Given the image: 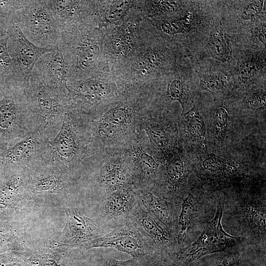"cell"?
Masks as SVG:
<instances>
[{"instance_id":"11","label":"cell","mask_w":266,"mask_h":266,"mask_svg":"<svg viewBox=\"0 0 266 266\" xmlns=\"http://www.w3.org/2000/svg\"><path fill=\"white\" fill-rule=\"evenodd\" d=\"M12 20L35 45L53 49L59 46L61 31L46 0H23Z\"/></svg>"},{"instance_id":"23","label":"cell","mask_w":266,"mask_h":266,"mask_svg":"<svg viewBox=\"0 0 266 266\" xmlns=\"http://www.w3.org/2000/svg\"><path fill=\"white\" fill-rule=\"evenodd\" d=\"M80 248L86 250L98 248H112L126 253L134 258L155 253L139 233L128 223L116 227L109 233L83 244Z\"/></svg>"},{"instance_id":"4","label":"cell","mask_w":266,"mask_h":266,"mask_svg":"<svg viewBox=\"0 0 266 266\" xmlns=\"http://www.w3.org/2000/svg\"><path fill=\"white\" fill-rule=\"evenodd\" d=\"M216 206L213 218L206 223L200 235L192 243L163 258L165 266H188L208 255L237 251L244 241L240 237L228 233L223 228V198H219Z\"/></svg>"},{"instance_id":"28","label":"cell","mask_w":266,"mask_h":266,"mask_svg":"<svg viewBox=\"0 0 266 266\" xmlns=\"http://www.w3.org/2000/svg\"><path fill=\"white\" fill-rule=\"evenodd\" d=\"M47 4L61 32L84 24H94L93 0H48Z\"/></svg>"},{"instance_id":"2","label":"cell","mask_w":266,"mask_h":266,"mask_svg":"<svg viewBox=\"0 0 266 266\" xmlns=\"http://www.w3.org/2000/svg\"><path fill=\"white\" fill-rule=\"evenodd\" d=\"M92 156L89 118L67 111L58 133L47 141L48 161L62 168L78 183Z\"/></svg>"},{"instance_id":"47","label":"cell","mask_w":266,"mask_h":266,"mask_svg":"<svg viewBox=\"0 0 266 266\" xmlns=\"http://www.w3.org/2000/svg\"><path fill=\"white\" fill-rule=\"evenodd\" d=\"M9 20L0 17V39L8 36L7 29Z\"/></svg>"},{"instance_id":"32","label":"cell","mask_w":266,"mask_h":266,"mask_svg":"<svg viewBox=\"0 0 266 266\" xmlns=\"http://www.w3.org/2000/svg\"><path fill=\"white\" fill-rule=\"evenodd\" d=\"M205 120L207 142L209 139L217 146H222L233 124V115L224 103H219L213 108Z\"/></svg>"},{"instance_id":"14","label":"cell","mask_w":266,"mask_h":266,"mask_svg":"<svg viewBox=\"0 0 266 266\" xmlns=\"http://www.w3.org/2000/svg\"><path fill=\"white\" fill-rule=\"evenodd\" d=\"M26 90L28 108L34 130H37L47 140L52 139L61 128L66 110L49 94L33 73Z\"/></svg>"},{"instance_id":"46","label":"cell","mask_w":266,"mask_h":266,"mask_svg":"<svg viewBox=\"0 0 266 266\" xmlns=\"http://www.w3.org/2000/svg\"><path fill=\"white\" fill-rule=\"evenodd\" d=\"M92 252L91 249L82 250L76 260L74 266H91Z\"/></svg>"},{"instance_id":"25","label":"cell","mask_w":266,"mask_h":266,"mask_svg":"<svg viewBox=\"0 0 266 266\" xmlns=\"http://www.w3.org/2000/svg\"><path fill=\"white\" fill-rule=\"evenodd\" d=\"M138 201L137 191L133 186L120 189L96 204V217L113 228L126 224Z\"/></svg>"},{"instance_id":"17","label":"cell","mask_w":266,"mask_h":266,"mask_svg":"<svg viewBox=\"0 0 266 266\" xmlns=\"http://www.w3.org/2000/svg\"><path fill=\"white\" fill-rule=\"evenodd\" d=\"M26 168L29 188L40 198L58 196L69 200L78 189L77 183L65 171L48 160Z\"/></svg>"},{"instance_id":"6","label":"cell","mask_w":266,"mask_h":266,"mask_svg":"<svg viewBox=\"0 0 266 266\" xmlns=\"http://www.w3.org/2000/svg\"><path fill=\"white\" fill-rule=\"evenodd\" d=\"M68 95L65 107L91 117L119 100L124 93L113 75L101 72L90 77L68 82Z\"/></svg>"},{"instance_id":"27","label":"cell","mask_w":266,"mask_h":266,"mask_svg":"<svg viewBox=\"0 0 266 266\" xmlns=\"http://www.w3.org/2000/svg\"><path fill=\"white\" fill-rule=\"evenodd\" d=\"M178 133L180 145L189 155L208 150L206 120L197 106L181 114Z\"/></svg>"},{"instance_id":"41","label":"cell","mask_w":266,"mask_h":266,"mask_svg":"<svg viewBox=\"0 0 266 266\" xmlns=\"http://www.w3.org/2000/svg\"><path fill=\"white\" fill-rule=\"evenodd\" d=\"M217 254L218 257L213 266H243L237 251Z\"/></svg>"},{"instance_id":"15","label":"cell","mask_w":266,"mask_h":266,"mask_svg":"<svg viewBox=\"0 0 266 266\" xmlns=\"http://www.w3.org/2000/svg\"><path fill=\"white\" fill-rule=\"evenodd\" d=\"M192 166L187 153L180 146L176 152L161 164L153 189L180 207L189 191L188 181Z\"/></svg>"},{"instance_id":"26","label":"cell","mask_w":266,"mask_h":266,"mask_svg":"<svg viewBox=\"0 0 266 266\" xmlns=\"http://www.w3.org/2000/svg\"><path fill=\"white\" fill-rule=\"evenodd\" d=\"M207 202L200 193L189 190L183 200L178 214L176 235L179 249L187 245L188 239L196 233L197 227H202L206 224L204 219L205 212L209 208ZM199 228H200L199 227Z\"/></svg>"},{"instance_id":"29","label":"cell","mask_w":266,"mask_h":266,"mask_svg":"<svg viewBox=\"0 0 266 266\" xmlns=\"http://www.w3.org/2000/svg\"><path fill=\"white\" fill-rule=\"evenodd\" d=\"M136 191L138 201L146 211L176 234L180 207L158 194L152 188L136 190Z\"/></svg>"},{"instance_id":"22","label":"cell","mask_w":266,"mask_h":266,"mask_svg":"<svg viewBox=\"0 0 266 266\" xmlns=\"http://www.w3.org/2000/svg\"><path fill=\"white\" fill-rule=\"evenodd\" d=\"M32 73L49 94L65 107L68 95V68L60 48L57 47L41 56Z\"/></svg>"},{"instance_id":"12","label":"cell","mask_w":266,"mask_h":266,"mask_svg":"<svg viewBox=\"0 0 266 266\" xmlns=\"http://www.w3.org/2000/svg\"><path fill=\"white\" fill-rule=\"evenodd\" d=\"M224 210L235 222L240 237L255 244L266 243V197L260 195H234L223 199Z\"/></svg>"},{"instance_id":"39","label":"cell","mask_w":266,"mask_h":266,"mask_svg":"<svg viewBox=\"0 0 266 266\" xmlns=\"http://www.w3.org/2000/svg\"><path fill=\"white\" fill-rule=\"evenodd\" d=\"M262 64L256 57H251L243 61L239 65V75L244 83L252 79L260 69Z\"/></svg>"},{"instance_id":"24","label":"cell","mask_w":266,"mask_h":266,"mask_svg":"<svg viewBox=\"0 0 266 266\" xmlns=\"http://www.w3.org/2000/svg\"><path fill=\"white\" fill-rule=\"evenodd\" d=\"M47 141L37 130L29 133L0 155L2 165L28 168L47 160Z\"/></svg>"},{"instance_id":"33","label":"cell","mask_w":266,"mask_h":266,"mask_svg":"<svg viewBox=\"0 0 266 266\" xmlns=\"http://www.w3.org/2000/svg\"><path fill=\"white\" fill-rule=\"evenodd\" d=\"M27 224V221L0 218V252L23 249L29 237Z\"/></svg>"},{"instance_id":"1","label":"cell","mask_w":266,"mask_h":266,"mask_svg":"<svg viewBox=\"0 0 266 266\" xmlns=\"http://www.w3.org/2000/svg\"><path fill=\"white\" fill-rule=\"evenodd\" d=\"M158 100L153 86L142 87L125 93L119 100L89 117L93 156L125 152L141 132L143 116Z\"/></svg>"},{"instance_id":"18","label":"cell","mask_w":266,"mask_h":266,"mask_svg":"<svg viewBox=\"0 0 266 266\" xmlns=\"http://www.w3.org/2000/svg\"><path fill=\"white\" fill-rule=\"evenodd\" d=\"M127 223L141 235L155 252L167 257L178 249L176 233L150 214L138 201Z\"/></svg>"},{"instance_id":"34","label":"cell","mask_w":266,"mask_h":266,"mask_svg":"<svg viewBox=\"0 0 266 266\" xmlns=\"http://www.w3.org/2000/svg\"><path fill=\"white\" fill-rule=\"evenodd\" d=\"M180 0H134L133 8L143 20H157L175 16L184 6Z\"/></svg>"},{"instance_id":"43","label":"cell","mask_w":266,"mask_h":266,"mask_svg":"<svg viewBox=\"0 0 266 266\" xmlns=\"http://www.w3.org/2000/svg\"><path fill=\"white\" fill-rule=\"evenodd\" d=\"M264 3V0H253L249 3L242 11L240 18L249 20L256 18L262 11Z\"/></svg>"},{"instance_id":"13","label":"cell","mask_w":266,"mask_h":266,"mask_svg":"<svg viewBox=\"0 0 266 266\" xmlns=\"http://www.w3.org/2000/svg\"><path fill=\"white\" fill-rule=\"evenodd\" d=\"M151 149L161 164L167 161L179 147L178 119L160 100L146 112L141 122Z\"/></svg>"},{"instance_id":"37","label":"cell","mask_w":266,"mask_h":266,"mask_svg":"<svg viewBox=\"0 0 266 266\" xmlns=\"http://www.w3.org/2000/svg\"><path fill=\"white\" fill-rule=\"evenodd\" d=\"M200 86L209 93L217 94L225 91L227 87V81L221 74L211 73L201 77Z\"/></svg>"},{"instance_id":"19","label":"cell","mask_w":266,"mask_h":266,"mask_svg":"<svg viewBox=\"0 0 266 266\" xmlns=\"http://www.w3.org/2000/svg\"><path fill=\"white\" fill-rule=\"evenodd\" d=\"M123 153L128 162L134 188L137 190L152 188L161 163L142 130Z\"/></svg>"},{"instance_id":"5","label":"cell","mask_w":266,"mask_h":266,"mask_svg":"<svg viewBox=\"0 0 266 266\" xmlns=\"http://www.w3.org/2000/svg\"><path fill=\"white\" fill-rule=\"evenodd\" d=\"M131 186V172L124 153L90 158L78 184V189L91 193L97 204L112 193Z\"/></svg>"},{"instance_id":"40","label":"cell","mask_w":266,"mask_h":266,"mask_svg":"<svg viewBox=\"0 0 266 266\" xmlns=\"http://www.w3.org/2000/svg\"><path fill=\"white\" fill-rule=\"evenodd\" d=\"M0 266H27L21 250L0 252Z\"/></svg>"},{"instance_id":"3","label":"cell","mask_w":266,"mask_h":266,"mask_svg":"<svg viewBox=\"0 0 266 266\" xmlns=\"http://www.w3.org/2000/svg\"><path fill=\"white\" fill-rule=\"evenodd\" d=\"M105 31L94 24L84 23L61 32L58 47L67 66L68 82L105 71L103 47Z\"/></svg>"},{"instance_id":"48","label":"cell","mask_w":266,"mask_h":266,"mask_svg":"<svg viewBox=\"0 0 266 266\" xmlns=\"http://www.w3.org/2000/svg\"><path fill=\"white\" fill-rule=\"evenodd\" d=\"M256 36L258 39L265 45H266V24H263L257 28Z\"/></svg>"},{"instance_id":"9","label":"cell","mask_w":266,"mask_h":266,"mask_svg":"<svg viewBox=\"0 0 266 266\" xmlns=\"http://www.w3.org/2000/svg\"><path fill=\"white\" fill-rule=\"evenodd\" d=\"M143 20L133 6L121 22L106 29L103 47L105 71L113 72L139 50L143 43L141 29Z\"/></svg>"},{"instance_id":"16","label":"cell","mask_w":266,"mask_h":266,"mask_svg":"<svg viewBox=\"0 0 266 266\" xmlns=\"http://www.w3.org/2000/svg\"><path fill=\"white\" fill-rule=\"evenodd\" d=\"M68 203L65 208V227L61 234L54 238L61 246L80 247L116 228L105 224L99 218L86 216L82 206L78 205L72 199Z\"/></svg>"},{"instance_id":"50","label":"cell","mask_w":266,"mask_h":266,"mask_svg":"<svg viewBox=\"0 0 266 266\" xmlns=\"http://www.w3.org/2000/svg\"><path fill=\"white\" fill-rule=\"evenodd\" d=\"M1 166H2V164H1V163L0 161V167Z\"/></svg>"},{"instance_id":"30","label":"cell","mask_w":266,"mask_h":266,"mask_svg":"<svg viewBox=\"0 0 266 266\" xmlns=\"http://www.w3.org/2000/svg\"><path fill=\"white\" fill-rule=\"evenodd\" d=\"M134 0H93V19L100 28H107L121 22L132 9Z\"/></svg>"},{"instance_id":"44","label":"cell","mask_w":266,"mask_h":266,"mask_svg":"<svg viewBox=\"0 0 266 266\" xmlns=\"http://www.w3.org/2000/svg\"><path fill=\"white\" fill-rule=\"evenodd\" d=\"M23 0H0V17L10 20Z\"/></svg>"},{"instance_id":"20","label":"cell","mask_w":266,"mask_h":266,"mask_svg":"<svg viewBox=\"0 0 266 266\" xmlns=\"http://www.w3.org/2000/svg\"><path fill=\"white\" fill-rule=\"evenodd\" d=\"M54 238H30L21 252L27 266H74L80 247L58 246Z\"/></svg>"},{"instance_id":"49","label":"cell","mask_w":266,"mask_h":266,"mask_svg":"<svg viewBox=\"0 0 266 266\" xmlns=\"http://www.w3.org/2000/svg\"><path fill=\"white\" fill-rule=\"evenodd\" d=\"M8 85L9 84L0 83V99L2 97L5 89Z\"/></svg>"},{"instance_id":"8","label":"cell","mask_w":266,"mask_h":266,"mask_svg":"<svg viewBox=\"0 0 266 266\" xmlns=\"http://www.w3.org/2000/svg\"><path fill=\"white\" fill-rule=\"evenodd\" d=\"M26 89L22 84H10L0 99V155L34 131Z\"/></svg>"},{"instance_id":"21","label":"cell","mask_w":266,"mask_h":266,"mask_svg":"<svg viewBox=\"0 0 266 266\" xmlns=\"http://www.w3.org/2000/svg\"><path fill=\"white\" fill-rule=\"evenodd\" d=\"M7 34V50L17 78L27 88L33 67L37 61L44 54L54 49L41 48L33 44L26 37L12 19L9 22Z\"/></svg>"},{"instance_id":"45","label":"cell","mask_w":266,"mask_h":266,"mask_svg":"<svg viewBox=\"0 0 266 266\" xmlns=\"http://www.w3.org/2000/svg\"><path fill=\"white\" fill-rule=\"evenodd\" d=\"M139 266H165L162 255L160 253H152L139 258Z\"/></svg>"},{"instance_id":"10","label":"cell","mask_w":266,"mask_h":266,"mask_svg":"<svg viewBox=\"0 0 266 266\" xmlns=\"http://www.w3.org/2000/svg\"><path fill=\"white\" fill-rule=\"evenodd\" d=\"M189 156L192 173L207 191L227 190L249 176L248 169L239 161L208 150Z\"/></svg>"},{"instance_id":"36","label":"cell","mask_w":266,"mask_h":266,"mask_svg":"<svg viewBox=\"0 0 266 266\" xmlns=\"http://www.w3.org/2000/svg\"><path fill=\"white\" fill-rule=\"evenodd\" d=\"M8 39V36L0 39V83L22 84L17 78L12 61L7 50Z\"/></svg>"},{"instance_id":"38","label":"cell","mask_w":266,"mask_h":266,"mask_svg":"<svg viewBox=\"0 0 266 266\" xmlns=\"http://www.w3.org/2000/svg\"><path fill=\"white\" fill-rule=\"evenodd\" d=\"M91 266H139L138 258H133L126 261L118 260L112 258H105L92 249Z\"/></svg>"},{"instance_id":"42","label":"cell","mask_w":266,"mask_h":266,"mask_svg":"<svg viewBox=\"0 0 266 266\" xmlns=\"http://www.w3.org/2000/svg\"><path fill=\"white\" fill-rule=\"evenodd\" d=\"M265 90H259L250 94L245 99V104L248 109L255 110L266 107Z\"/></svg>"},{"instance_id":"7","label":"cell","mask_w":266,"mask_h":266,"mask_svg":"<svg viewBox=\"0 0 266 266\" xmlns=\"http://www.w3.org/2000/svg\"><path fill=\"white\" fill-rule=\"evenodd\" d=\"M42 199L33 194L29 186L26 167L2 165L0 167V218L27 221L28 215Z\"/></svg>"},{"instance_id":"31","label":"cell","mask_w":266,"mask_h":266,"mask_svg":"<svg viewBox=\"0 0 266 266\" xmlns=\"http://www.w3.org/2000/svg\"><path fill=\"white\" fill-rule=\"evenodd\" d=\"M164 77L166 83L163 101H178L182 107L181 114L191 109L195 105V93L187 79L182 74L180 68L176 66Z\"/></svg>"},{"instance_id":"35","label":"cell","mask_w":266,"mask_h":266,"mask_svg":"<svg viewBox=\"0 0 266 266\" xmlns=\"http://www.w3.org/2000/svg\"><path fill=\"white\" fill-rule=\"evenodd\" d=\"M205 48L209 56L222 62H228L232 58L229 38L221 29L212 30Z\"/></svg>"}]
</instances>
